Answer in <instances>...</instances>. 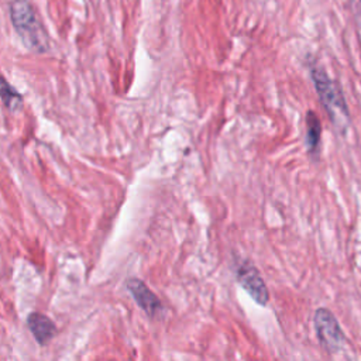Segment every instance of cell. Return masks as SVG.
Returning <instances> with one entry per match:
<instances>
[{
	"label": "cell",
	"mask_w": 361,
	"mask_h": 361,
	"mask_svg": "<svg viewBox=\"0 0 361 361\" xmlns=\"http://www.w3.org/2000/svg\"><path fill=\"white\" fill-rule=\"evenodd\" d=\"M237 279L245 292L261 306L269 302L268 288L258 271V268L248 259L243 261L237 268Z\"/></svg>",
	"instance_id": "4"
},
{
	"label": "cell",
	"mask_w": 361,
	"mask_h": 361,
	"mask_svg": "<svg viewBox=\"0 0 361 361\" xmlns=\"http://www.w3.org/2000/svg\"><path fill=\"white\" fill-rule=\"evenodd\" d=\"M310 76H312L316 93H317L322 104L327 110L330 118L333 121H336L337 114L348 118V107H347L345 99H344L340 87L337 86V83L329 78V75L324 72V69L317 68V66L312 68Z\"/></svg>",
	"instance_id": "2"
},
{
	"label": "cell",
	"mask_w": 361,
	"mask_h": 361,
	"mask_svg": "<svg viewBox=\"0 0 361 361\" xmlns=\"http://www.w3.org/2000/svg\"><path fill=\"white\" fill-rule=\"evenodd\" d=\"M127 289L133 295L137 305L151 317L157 316L162 310V303L158 296L140 279L131 278L127 281Z\"/></svg>",
	"instance_id": "5"
},
{
	"label": "cell",
	"mask_w": 361,
	"mask_h": 361,
	"mask_svg": "<svg viewBox=\"0 0 361 361\" xmlns=\"http://www.w3.org/2000/svg\"><path fill=\"white\" fill-rule=\"evenodd\" d=\"M322 135V124L316 111L309 110L306 113V147L309 152H317Z\"/></svg>",
	"instance_id": "7"
},
{
	"label": "cell",
	"mask_w": 361,
	"mask_h": 361,
	"mask_svg": "<svg viewBox=\"0 0 361 361\" xmlns=\"http://www.w3.org/2000/svg\"><path fill=\"white\" fill-rule=\"evenodd\" d=\"M0 97L11 111L18 110L21 107V103H23L21 94L16 92V89L1 75H0Z\"/></svg>",
	"instance_id": "8"
},
{
	"label": "cell",
	"mask_w": 361,
	"mask_h": 361,
	"mask_svg": "<svg viewBox=\"0 0 361 361\" xmlns=\"http://www.w3.org/2000/svg\"><path fill=\"white\" fill-rule=\"evenodd\" d=\"M10 20L23 44L32 52L48 51L47 31L27 0H11Z\"/></svg>",
	"instance_id": "1"
},
{
	"label": "cell",
	"mask_w": 361,
	"mask_h": 361,
	"mask_svg": "<svg viewBox=\"0 0 361 361\" xmlns=\"http://www.w3.org/2000/svg\"><path fill=\"white\" fill-rule=\"evenodd\" d=\"M27 324L34 336V338L39 344L48 343L54 334H55V326L54 323L41 313H31L27 319Z\"/></svg>",
	"instance_id": "6"
},
{
	"label": "cell",
	"mask_w": 361,
	"mask_h": 361,
	"mask_svg": "<svg viewBox=\"0 0 361 361\" xmlns=\"http://www.w3.org/2000/svg\"><path fill=\"white\" fill-rule=\"evenodd\" d=\"M313 326L320 345L330 351L336 353L344 345V333L336 319V316L326 307H319L313 316Z\"/></svg>",
	"instance_id": "3"
}]
</instances>
